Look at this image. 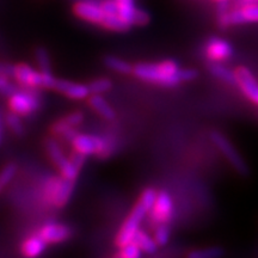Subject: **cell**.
Segmentation results:
<instances>
[{
    "instance_id": "1",
    "label": "cell",
    "mask_w": 258,
    "mask_h": 258,
    "mask_svg": "<svg viewBox=\"0 0 258 258\" xmlns=\"http://www.w3.org/2000/svg\"><path fill=\"white\" fill-rule=\"evenodd\" d=\"M133 73L144 82L163 86H175L183 82H191L198 77L195 70H182L175 61L171 60L157 63H138L133 67Z\"/></svg>"
},
{
    "instance_id": "2",
    "label": "cell",
    "mask_w": 258,
    "mask_h": 258,
    "mask_svg": "<svg viewBox=\"0 0 258 258\" xmlns=\"http://www.w3.org/2000/svg\"><path fill=\"white\" fill-rule=\"evenodd\" d=\"M157 191L153 188L145 189L141 194L140 199L128 218L125 219L123 225L121 226L120 231H118L117 237H116V245L118 247L123 246V245L131 243L133 240V237L139 228L145 217L148 214L151 207L153 206L154 200H156Z\"/></svg>"
},
{
    "instance_id": "3",
    "label": "cell",
    "mask_w": 258,
    "mask_h": 258,
    "mask_svg": "<svg viewBox=\"0 0 258 258\" xmlns=\"http://www.w3.org/2000/svg\"><path fill=\"white\" fill-rule=\"evenodd\" d=\"M74 182L76 180L67 179L61 175L59 177H49L44 182L43 188H42V195H43L44 201L51 207H63L72 196Z\"/></svg>"
},
{
    "instance_id": "4",
    "label": "cell",
    "mask_w": 258,
    "mask_h": 258,
    "mask_svg": "<svg viewBox=\"0 0 258 258\" xmlns=\"http://www.w3.org/2000/svg\"><path fill=\"white\" fill-rule=\"evenodd\" d=\"M70 143L74 152H78L85 157L98 154L102 158H105L110 156L114 151V143L110 139L98 137V135L77 133Z\"/></svg>"
},
{
    "instance_id": "5",
    "label": "cell",
    "mask_w": 258,
    "mask_h": 258,
    "mask_svg": "<svg viewBox=\"0 0 258 258\" xmlns=\"http://www.w3.org/2000/svg\"><path fill=\"white\" fill-rule=\"evenodd\" d=\"M41 101L40 97L34 89L22 90L16 89L11 95L9 96V108L10 111L22 116H28L34 114L40 109Z\"/></svg>"
},
{
    "instance_id": "6",
    "label": "cell",
    "mask_w": 258,
    "mask_h": 258,
    "mask_svg": "<svg viewBox=\"0 0 258 258\" xmlns=\"http://www.w3.org/2000/svg\"><path fill=\"white\" fill-rule=\"evenodd\" d=\"M211 139L213 144L215 145V147L222 153V156L225 157V159L231 164V166L237 171V172L241 173V175H246L247 173V165L243 159V157L240 156L239 152L235 150V147L232 145V143L225 137L224 134H221L220 132H213L211 134Z\"/></svg>"
},
{
    "instance_id": "7",
    "label": "cell",
    "mask_w": 258,
    "mask_h": 258,
    "mask_svg": "<svg viewBox=\"0 0 258 258\" xmlns=\"http://www.w3.org/2000/svg\"><path fill=\"white\" fill-rule=\"evenodd\" d=\"M46 150L51 161L59 169L60 175L67 179L76 180L79 175V169L74 165L70 158L64 156L63 151L61 150L59 144L54 139H48L46 143Z\"/></svg>"
},
{
    "instance_id": "8",
    "label": "cell",
    "mask_w": 258,
    "mask_h": 258,
    "mask_svg": "<svg viewBox=\"0 0 258 258\" xmlns=\"http://www.w3.org/2000/svg\"><path fill=\"white\" fill-rule=\"evenodd\" d=\"M258 22V4H249L241 9L227 11L226 14L219 15V24L221 27H232L246 23Z\"/></svg>"
},
{
    "instance_id": "9",
    "label": "cell",
    "mask_w": 258,
    "mask_h": 258,
    "mask_svg": "<svg viewBox=\"0 0 258 258\" xmlns=\"http://www.w3.org/2000/svg\"><path fill=\"white\" fill-rule=\"evenodd\" d=\"M148 214L156 225L166 224L171 220L173 214V201L169 194L166 191L157 192L156 200Z\"/></svg>"
},
{
    "instance_id": "10",
    "label": "cell",
    "mask_w": 258,
    "mask_h": 258,
    "mask_svg": "<svg viewBox=\"0 0 258 258\" xmlns=\"http://www.w3.org/2000/svg\"><path fill=\"white\" fill-rule=\"evenodd\" d=\"M12 77H15L22 88L25 89H38L42 88V76L40 71H36L28 63L14 64V72Z\"/></svg>"
},
{
    "instance_id": "11",
    "label": "cell",
    "mask_w": 258,
    "mask_h": 258,
    "mask_svg": "<svg viewBox=\"0 0 258 258\" xmlns=\"http://www.w3.org/2000/svg\"><path fill=\"white\" fill-rule=\"evenodd\" d=\"M37 234L47 244H57L70 239L72 235V230L69 226L60 224V222L49 221L41 226Z\"/></svg>"
},
{
    "instance_id": "12",
    "label": "cell",
    "mask_w": 258,
    "mask_h": 258,
    "mask_svg": "<svg viewBox=\"0 0 258 258\" xmlns=\"http://www.w3.org/2000/svg\"><path fill=\"white\" fill-rule=\"evenodd\" d=\"M235 85L239 89L251 102L258 104V82L246 67L240 66L234 71Z\"/></svg>"
},
{
    "instance_id": "13",
    "label": "cell",
    "mask_w": 258,
    "mask_h": 258,
    "mask_svg": "<svg viewBox=\"0 0 258 258\" xmlns=\"http://www.w3.org/2000/svg\"><path fill=\"white\" fill-rule=\"evenodd\" d=\"M205 54L212 62H221L232 56L233 47L230 42L222 40L220 37H212L206 43Z\"/></svg>"
},
{
    "instance_id": "14",
    "label": "cell",
    "mask_w": 258,
    "mask_h": 258,
    "mask_svg": "<svg viewBox=\"0 0 258 258\" xmlns=\"http://www.w3.org/2000/svg\"><path fill=\"white\" fill-rule=\"evenodd\" d=\"M73 12L77 17L93 24H101L104 18V12L101 5L92 2H79L73 6Z\"/></svg>"
},
{
    "instance_id": "15",
    "label": "cell",
    "mask_w": 258,
    "mask_h": 258,
    "mask_svg": "<svg viewBox=\"0 0 258 258\" xmlns=\"http://www.w3.org/2000/svg\"><path fill=\"white\" fill-rule=\"evenodd\" d=\"M36 61L38 67H40V72L42 76V88L46 89H54L56 83V78L54 77L53 72L50 69V59L49 53L46 48L40 47L36 49Z\"/></svg>"
},
{
    "instance_id": "16",
    "label": "cell",
    "mask_w": 258,
    "mask_h": 258,
    "mask_svg": "<svg viewBox=\"0 0 258 258\" xmlns=\"http://www.w3.org/2000/svg\"><path fill=\"white\" fill-rule=\"evenodd\" d=\"M54 90H56V91H59L60 93H62V95L69 97L71 99H76V101L85 99L90 96L88 85L80 83L70 82V80L56 79Z\"/></svg>"
},
{
    "instance_id": "17",
    "label": "cell",
    "mask_w": 258,
    "mask_h": 258,
    "mask_svg": "<svg viewBox=\"0 0 258 258\" xmlns=\"http://www.w3.org/2000/svg\"><path fill=\"white\" fill-rule=\"evenodd\" d=\"M84 121V114L82 111H74L71 112L64 117L60 118L51 127V133L57 137H62L66 132L71 131V129H76L78 125Z\"/></svg>"
},
{
    "instance_id": "18",
    "label": "cell",
    "mask_w": 258,
    "mask_h": 258,
    "mask_svg": "<svg viewBox=\"0 0 258 258\" xmlns=\"http://www.w3.org/2000/svg\"><path fill=\"white\" fill-rule=\"evenodd\" d=\"M47 243L42 238L36 234H32L30 237H28L27 239L22 244L21 251L22 254L28 258H35L41 256L42 253L46 251Z\"/></svg>"
},
{
    "instance_id": "19",
    "label": "cell",
    "mask_w": 258,
    "mask_h": 258,
    "mask_svg": "<svg viewBox=\"0 0 258 258\" xmlns=\"http://www.w3.org/2000/svg\"><path fill=\"white\" fill-rule=\"evenodd\" d=\"M90 105L96 112H98L105 120H114L115 118V111L111 108V105L105 101V98H103L101 95H91L89 99Z\"/></svg>"
},
{
    "instance_id": "20",
    "label": "cell",
    "mask_w": 258,
    "mask_h": 258,
    "mask_svg": "<svg viewBox=\"0 0 258 258\" xmlns=\"http://www.w3.org/2000/svg\"><path fill=\"white\" fill-rule=\"evenodd\" d=\"M135 244L138 245V247L143 251V253H147V254H152L157 251L158 245L156 243V240L153 239V237L148 235L146 232L141 231L140 228L135 232L133 240Z\"/></svg>"
},
{
    "instance_id": "21",
    "label": "cell",
    "mask_w": 258,
    "mask_h": 258,
    "mask_svg": "<svg viewBox=\"0 0 258 258\" xmlns=\"http://www.w3.org/2000/svg\"><path fill=\"white\" fill-rule=\"evenodd\" d=\"M101 25L103 28L112 31H128L132 28V25L127 23L120 15H104Z\"/></svg>"
},
{
    "instance_id": "22",
    "label": "cell",
    "mask_w": 258,
    "mask_h": 258,
    "mask_svg": "<svg viewBox=\"0 0 258 258\" xmlns=\"http://www.w3.org/2000/svg\"><path fill=\"white\" fill-rule=\"evenodd\" d=\"M211 72L213 76L217 77L221 82L230 84V85H235L234 71L227 69V67L221 64L220 62H213L211 64Z\"/></svg>"
},
{
    "instance_id": "23",
    "label": "cell",
    "mask_w": 258,
    "mask_h": 258,
    "mask_svg": "<svg viewBox=\"0 0 258 258\" xmlns=\"http://www.w3.org/2000/svg\"><path fill=\"white\" fill-rule=\"evenodd\" d=\"M104 63L106 64L109 70L115 71V72L121 74H129L133 73V64L129 63L128 61L122 60L117 56H106L104 60Z\"/></svg>"
},
{
    "instance_id": "24",
    "label": "cell",
    "mask_w": 258,
    "mask_h": 258,
    "mask_svg": "<svg viewBox=\"0 0 258 258\" xmlns=\"http://www.w3.org/2000/svg\"><path fill=\"white\" fill-rule=\"evenodd\" d=\"M118 8V15L124 19L127 23L133 25V15L135 10L134 0H115Z\"/></svg>"
},
{
    "instance_id": "25",
    "label": "cell",
    "mask_w": 258,
    "mask_h": 258,
    "mask_svg": "<svg viewBox=\"0 0 258 258\" xmlns=\"http://www.w3.org/2000/svg\"><path fill=\"white\" fill-rule=\"evenodd\" d=\"M18 167L15 163H9L0 170V194L8 186L17 173Z\"/></svg>"
},
{
    "instance_id": "26",
    "label": "cell",
    "mask_w": 258,
    "mask_h": 258,
    "mask_svg": "<svg viewBox=\"0 0 258 258\" xmlns=\"http://www.w3.org/2000/svg\"><path fill=\"white\" fill-rule=\"evenodd\" d=\"M5 123L8 124L10 131L16 135H22L24 133V125L22 122L21 116L16 114V112L10 111L8 115L5 116Z\"/></svg>"
},
{
    "instance_id": "27",
    "label": "cell",
    "mask_w": 258,
    "mask_h": 258,
    "mask_svg": "<svg viewBox=\"0 0 258 258\" xmlns=\"http://www.w3.org/2000/svg\"><path fill=\"white\" fill-rule=\"evenodd\" d=\"M90 95H102L108 92L112 88V83L106 78H99L91 82L88 85Z\"/></svg>"
},
{
    "instance_id": "28",
    "label": "cell",
    "mask_w": 258,
    "mask_h": 258,
    "mask_svg": "<svg viewBox=\"0 0 258 258\" xmlns=\"http://www.w3.org/2000/svg\"><path fill=\"white\" fill-rule=\"evenodd\" d=\"M116 256L120 258H139L143 256V251L138 247L134 241L123 245L120 247V251L116 253Z\"/></svg>"
},
{
    "instance_id": "29",
    "label": "cell",
    "mask_w": 258,
    "mask_h": 258,
    "mask_svg": "<svg viewBox=\"0 0 258 258\" xmlns=\"http://www.w3.org/2000/svg\"><path fill=\"white\" fill-rule=\"evenodd\" d=\"M222 250L220 247H205L201 250L191 251L189 253L190 258H217L222 256Z\"/></svg>"
},
{
    "instance_id": "30",
    "label": "cell",
    "mask_w": 258,
    "mask_h": 258,
    "mask_svg": "<svg viewBox=\"0 0 258 258\" xmlns=\"http://www.w3.org/2000/svg\"><path fill=\"white\" fill-rule=\"evenodd\" d=\"M153 239L156 240L158 246H165L170 240V230L166 224L158 225V227L154 231Z\"/></svg>"
},
{
    "instance_id": "31",
    "label": "cell",
    "mask_w": 258,
    "mask_h": 258,
    "mask_svg": "<svg viewBox=\"0 0 258 258\" xmlns=\"http://www.w3.org/2000/svg\"><path fill=\"white\" fill-rule=\"evenodd\" d=\"M151 17L150 14L144 9L135 8L134 15H133V25H146L150 23Z\"/></svg>"
},
{
    "instance_id": "32",
    "label": "cell",
    "mask_w": 258,
    "mask_h": 258,
    "mask_svg": "<svg viewBox=\"0 0 258 258\" xmlns=\"http://www.w3.org/2000/svg\"><path fill=\"white\" fill-rule=\"evenodd\" d=\"M15 90V85L10 82L9 77L0 74V95L10 96Z\"/></svg>"
},
{
    "instance_id": "33",
    "label": "cell",
    "mask_w": 258,
    "mask_h": 258,
    "mask_svg": "<svg viewBox=\"0 0 258 258\" xmlns=\"http://www.w3.org/2000/svg\"><path fill=\"white\" fill-rule=\"evenodd\" d=\"M104 15H118V8L115 0H105L101 4Z\"/></svg>"
},
{
    "instance_id": "34",
    "label": "cell",
    "mask_w": 258,
    "mask_h": 258,
    "mask_svg": "<svg viewBox=\"0 0 258 258\" xmlns=\"http://www.w3.org/2000/svg\"><path fill=\"white\" fill-rule=\"evenodd\" d=\"M86 158H88V157L83 156V154H80V153H78V152H74V153L72 154V156H71L70 159L72 160V163L74 164V165H76V166L78 167V169L80 170V167H82V166L84 165V163H85Z\"/></svg>"
},
{
    "instance_id": "35",
    "label": "cell",
    "mask_w": 258,
    "mask_h": 258,
    "mask_svg": "<svg viewBox=\"0 0 258 258\" xmlns=\"http://www.w3.org/2000/svg\"><path fill=\"white\" fill-rule=\"evenodd\" d=\"M12 72H14V64L0 63V74L6 77H12Z\"/></svg>"
},
{
    "instance_id": "36",
    "label": "cell",
    "mask_w": 258,
    "mask_h": 258,
    "mask_svg": "<svg viewBox=\"0 0 258 258\" xmlns=\"http://www.w3.org/2000/svg\"><path fill=\"white\" fill-rule=\"evenodd\" d=\"M0 143H2V117H0Z\"/></svg>"
},
{
    "instance_id": "37",
    "label": "cell",
    "mask_w": 258,
    "mask_h": 258,
    "mask_svg": "<svg viewBox=\"0 0 258 258\" xmlns=\"http://www.w3.org/2000/svg\"><path fill=\"white\" fill-rule=\"evenodd\" d=\"M214 2H217V3H222V2H228V0H214Z\"/></svg>"
}]
</instances>
